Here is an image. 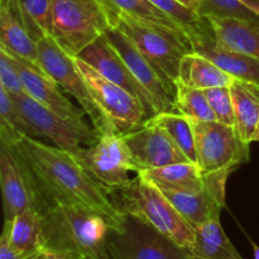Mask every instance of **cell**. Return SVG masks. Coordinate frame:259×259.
I'll use <instances>...</instances> for the list:
<instances>
[{"label": "cell", "mask_w": 259, "mask_h": 259, "mask_svg": "<svg viewBox=\"0 0 259 259\" xmlns=\"http://www.w3.org/2000/svg\"><path fill=\"white\" fill-rule=\"evenodd\" d=\"M73 154L108 189L124 186L132 180L129 174L138 172L123 134L101 136L94 146L83 147Z\"/></svg>", "instance_id": "11"}, {"label": "cell", "mask_w": 259, "mask_h": 259, "mask_svg": "<svg viewBox=\"0 0 259 259\" xmlns=\"http://www.w3.org/2000/svg\"><path fill=\"white\" fill-rule=\"evenodd\" d=\"M146 121L162 126L169 134L190 162L197 163L194 126L190 119L180 113H159Z\"/></svg>", "instance_id": "27"}, {"label": "cell", "mask_w": 259, "mask_h": 259, "mask_svg": "<svg viewBox=\"0 0 259 259\" xmlns=\"http://www.w3.org/2000/svg\"><path fill=\"white\" fill-rule=\"evenodd\" d=\"M108 250L110 259H187L190 254L151 225L129 215L121 232H110Z\"/></svg>", "instance_id": "10"}, {"label": "cell", "mask_w": 259, "mask_h": 259, "mask_svg": "<svg viewBox=\"0 0 259 259\" xmlns=\"http://www.w3.org/2000/svg\"><path fill=\"white\" fill-rule=\"evenodd\" d=\"M187 259H202V258H199V257H194L192 254H189V257H187Z\"/></svg>", "instance_id": "41"}, {"label": "cell", "mask_w": 259, "mask_h": 259, "mask_svg": "<svg viewBox=\"0 0 259 259\" xmlns=\"http://www.w3.org/2000/svg\"><path fill=\"white\" fill-rule=\"evenodd\" d=\"M76 57L85 61L86 63L93 66L98 72H100L104 77L119 85L120 88L125 89L132 95L136 96L146 110L147 119L156 115V110H154L148 93L137 81L121 56L106 39L105 34L98 38L90 46H88Z\"/></svg>", "instance_id": "16"}, {"label": "cell", "mask_w": 259, "mask_h": 259, "mask_svg": "<svg viewBox=\"0 0 259 259\" xmlns=\"http://www.w3.org/2000/svg\"><path fill=\"white\" fill-rule=\"evenodd\" d=\"M197 13L201 18L214 15V17L244 20L259 19V15L245 7L239 0H201Z\"/></svg>", "instance_id": "31"}, {"label": "cell", "mask_w": 259, "mask_h": 259, "mask_svg": "<svg viewBox=\"0 0 259 259\" xmlns=\"http://www.w3.org/2000/svg\"><path fill=\"white\" fill-rule=\"evenodd\" d=\"M109 192L113 204L124 215L151 225L189 252L194 247L196 229L180 214L161 189L141 172H137L126 185L109 189Z\"/></svg>", "instance_id": "3"}, {"label": "cell", "mask_w": 259, "mask_h": 259, "mask_svg": "<svg viewBox=\"0 0 259 259\" xmlns=\"http://www.w3.org/2000/svg\"><path fill=\"white\" fill-rule=\"evenodd\" d=\"M210 108L214 111L217 121L225 124V125L234 126V105H233L232 93L230 86H220V88H211L204 90Z\"/></svg>", "instance_id": "32"}, {"label": "cell", "mask_w": 259, "mask_h": 259, "mask_svg": "<svg viewBox=\"0 0 259 259\" xmlns=\"http://www.w3.org/2000/svg\"><path fill=\"white\" fill-rule=\"evenodd\" d=\"M214 32L215 46L244 53L259 61V19L206 17Z\"/></svg>", "instance_id": "19"}, {"label": "cell", "mask_w": 259, "mask_h": 259, "mask_svg": "<svg viewBox=\"0 0 259 259\" xmlns=\"http://www.w3.org/2000/svg\"><path fill=\"white\" fill-rule=\"evenodd\" d=\"M34 259H81V258L76 257V255L71 254V253L62 252V250L43 247Z\"/></svg>", "instance_id": "36"}, {"label": "cell", "mask_w": 259, "mask_h": 259, "mask_svg": "<svg viewBox=\"0 0 259 259\" xmlns=\"http://www.w3.org/2000/svg\"><path fill=\"white\" fill-rule=\"evenodd\" d=\"M0 259H29L18 253L10 244V223L4 222L2 237H0Z\"/></svg>", "instance_id": "35"}, {"label": "cell", "mask_w": 259, "mask_h": 259, "mask_svg": "<svg viewBox=\"0 0 259 259\" xmlns=\"http://www.w3.org/2000/svg\"><path fill=\"white\" fill-rule=\"evenodd\" d=\"M179 2L181 3V4L186 5V7L190 8V9L197 12V10H199L200 2H201V0H179Z\"/></svg>", "instance_id": "38"}, {"label": "cell", "mask_w": 259, "mask_h": 259, "mask_svg": "<svg viewBox=\"0 0 259 259\" xmlns=\"http://www.w3.org/2000/svg\"><path fill=\"white\" fill-rule=\"evenodd\" d=\"M0 47L24 65L42 70L37 42L27 32L9 0L0 2Z\"/></svg>", "instance_id": "20"}, {"label": "cell", "mask_w": 259, "mask_h": 259, "mask_svg": "<svg viewBox=\"0 0 259 259\" xmlns=\"http://www.w3.org/2000/svg\"><path fill=\"white\" fill-rule=\"evenodd\" d=\"M108 14L111 27L121 30L151 61L169 88L176 91L175 83L179 80L182 58L192 52L185 33L143 22L111 9H108Z\"/></svg>", "instance_id": "4"}, {"label": "cell", "mask_w": 259, "mask_h": 259, "mask_svg": "<svg viewBox=\"0 0 259 259\" xmlns=\"http://www.w3.org/2000/svg\"><path fill=\"white\" fill-rule=\"evenodd\" d=\"M234 78L214 62L195 52L185 55L180 66L179 81L200 90L230 86Z\"/></svg>", "instance_id": "23"}, {"label": "cell", "mask_w": 259, "mask_h": 259, "mask_svg": "<svg viewBox=\"0 0 259 259\" xmlns=\"http://www.w3.org/2000/svg\"><path fill=\"white\" fill-rule=\"evenodd\" d=\"M9 95L35 132L37 138L50 139L58 148L76 153L83 147L94 146L101 138V134L86 121L78 123L63 118L27 93Z\"/></svg>", "instance_id": "7"}, {"label": "cell", "mask_w": 259, "mask_h": 259, "mask_svg": "<svg viewBox=\"0 0 259 259\" xmlns=\"http://www.w3.org/2000/svg\"><path fill=\"white\" fill-rule=\"evenodd\" d=\"M105 37L121 56L137 81L148 93L156 115L159 113H179L176 106V91L169 88L161 73L136 45L115 27L109 28Z\"/></svg>", "instance_id": "13"}, {"label": "cell", "mask_w": 259, "mask_h": 259, "mask_svg": "<svg viewBox=\"0 0 259 259\" xmlns=\"http://www.w3.org/2000/svg\"><path fill=\"white\" fill-rule=\"evenodd\" d=\"M196 144L197 164L204 174L235 169L249 161V144L244 143L234 126L219 121H191Z\"/></svg>", "instance_id": "9"}, {"label": "cell", "mask_w": 259, "mask_h": 259, "mask_svg": "<svg viewBox=\"0 0 259 259\" xmlns=\"http://www.w3.org/2000/svg\"><path fill=\"white\" fill-rule=\"evenodd\" d=\"M9 57L17 67L18 72L20 73L28 95L55 113L60 114L63 118L71 119L78 123H85L83 120V115H86L85 111L81 108H77L72 101L68 100L61 93L57 83L45 71L29 67L12 55H9Z\"/></svg>", "instance_id": "18"}, {"label": "cell", "mask_w": 259, "mask_h": 259, "mask_svg": "<svg viewBox=\"0 0 259 259\" xmlns=\"http://www.w3.org/2000/svg\"><path fill=\"white\" fill-rule=\"evenodd\" d=\"M192 52L204 56L235 78L259 83V61L244 53L224 50L215 46L214 32L206 18L185 30Z\"/></svg>", "instance_id": "17"}, {"label": "cell", "mask_w": 259, "mask_h": 259, "mask_svg": "<svg viewBox=\"0 0 259 259\" xmlns=\"http://www.w3.org/2000/svg\"><path fill=\"white\" fill-rule=\"evenodd\" d=\"M0 2H3V0H0Z\"/></svg>", "instance_id": "42"}, {"label": "cell", "mask_w": 259, "mask_h": 259, "mask_svg": "<svg viewBox=\"0 0 259 259\" xmlns=\"http://www.w3.org/2000/svg\"><path fill=\"white\" fill-rule=\"evenodd\" d=\"M103 3L108 9L124 13L129 17L143 20V22L162 25V27L185 33L184 29L175 20H172L166 13L158 9L149 0H103Z\"/></svg>", "instance_id": "29"}, {"label": "cell", "mask_w": 259, "mask_h": 259, "mask_svg": "<svg viewBox=\"0 0 259 259\" xmlns=\"http://www.w3.org/2000/svg\"><path fill=\"white\" fill-rule=\"evenodd\" d=\"M149 2L156 5L162 12L166 13L172 20H175L184 29V32L201 20L199 13L181 4L179 0H149Z\"/></svg>", "instance_id": "33"}, {"label": "cell", "mask_w": 259, "mask_h": 259, "mask_svg": "<svg viewBox=\"0 0 259 259\" xmlns=\"http://www.w3.org/2000/svg\"><path fill=\"white\" fill-rule=\"evenodd\" d=\"M234 169H220L206 175V186L195 194L161 190L180 214L196 229L211 220H220V212L225 207V186L229 175Z\"/></svg>", "instance_id": "15"}, {"label": "cell", "mask_w": 259, "mask_h": 259, "mask_svg": "<svg viewBox=\"0 0 259 259\" xmlns=\"http://www.w3.org/2000/svg\"><path fill=\"white\" fill-rule=\"evenodd\" d=\"M111 229L105 218L85 206L56 204L43 212L42 244L81 259H110Z\"/></svg>", "instance_id": "2"}, {"label": "cell", "mask_w": 259, "mask_h": 259, "mask_svg": "<svg viewBox=\"0 0 259 259\" xmlns=\"http://www.w3.org/2000/svg\"><path fill=\"white\" fill-rule=\"evenodd\" d=\"M252 142H258V143H259V121H258L257 126H255V131H254V133H253V137H252Z\"/></svg>", "instance_id": "39"}, {"label": "cell", "mask_w": 259, "mask_h": 259, "mask_svg": "<svg viewBox=\"0 0 259 259\" xmlns=\"http://www.w3.org/2000/svg\"><path fill=\"white\" fill-rule=\"evenodd\" d=\"M91 96L108 118L116 134H125L138 129L147 120L141 101L125 89L104 77L93 66L73 57Z\"/></svg>", "instance_id": "8"}, {"label": "cell", "mask_w": 259, "mask_h": 259, "mask_svg": "<svg viewBox=\"0 0 259 259\" xmlns=\"http://www.w3.org/2000/svg\"><path fill=\"white\" fill-rule=\"evenodd\" d=\"M239 2H242L245 7L259 15V0H239Z\"/></svg>", "instance_id": "37"}, {"label": "cell", "mask_w": 259, "mask_h": 259, "mask_svg": "<svg viewBox=\"0 0 259 259\" xmlns=\"http://www.w3.org/2000/svg\"><path fill=\"white\" fill-rule=\"evenodd\" d=\"M51 13V35L71 57L80 55L111 27L103 0H52Z\"/></svg>", "instance_id": "5"}, {"label": "cell", "mask_w": 259, "mask_h": 259, "mask_svg": "<svg viewBox=\"0 0 259 259\" xmlns=\"http://www.w3.org/2000/svg\"><path fill=\"white\" fill-rule=\"evenodd\" d=\"M23 136L37 138L35 132L10 98L9 93L0 86V141L14 144Z\"/></svg>", "instance_id": "28"}, {"label": "cell", "mask_w": 259, "mask_h": 259, "mask_svg": "<svg viewBox=\"0 0 259 259\" xmlns=\"http://www.w3.org/2000/svg\"><path fill=\"white\" fill-rule=\"evenodd\" d=\"M177 111L191 121L217 120L214 111L210 108L204 90L191 88L177 80L176 83Z\"/></svg>", "instance_id": "30"}, {"label": "cell", "mask_w": 259, "mask_h": 259, "mask_svg": "<svg viewBox=\"0 0 259 259\" xmlns=\"http://www.w3.org/2000/svg\"><path fill=\"white\" fill-rule=\"evenodd\" d=\"M123 137L138 172L190 162L169 134L157 124L144 121L143 125Z\"/></svg>", "instance_id": "14"}, {"label": "cell", "mask_w": 259, "mask_h": 259, "mask_svg": "<svg viewBox=\"0 0 259 259\" xmlns=\"http://www.w3.org/2000/svg\"><path fill=\"white\" fill-rule=\"evenodd\" d=\"M0 86L9 94L27 93L20 73L4 48L0 47Z\"/></svg>", "instance_id": "34"}, {"label": "cell", "mask_w": 259, "mask_h": 259, "mask_svg": "<svg viewBox=\"0 0 259 259\" xmlns=\"http://www.w3.org/2000/svg\"><path fill=\"white\" fill-rule=\"evenodd\" d=\"M230 93L234 105V129L244 143L250 144L259 121V83L234 78Z\"/></svg>", "instance_id": "21"}, {"label": "cell", "mask_w": 259, "mask_h": 259, "mask_svg": "<svg viewBox=\"0 0 259 259\" xmlns=\"http://www.w3.org/2000/svg\"><path fill=\"white\" fill-rule=\"evenodd\" d=\"M0 184L5 222H12L29 207L45 212V204L27 164L14 147L3 141H0Z\"/></svg>", "instance_id": "12"}, {"label": "cell", "mask_w": 259, "mask_h": 259, "mask_svg": "<svg viewBox=\"0 0 259 259\" xmlns=\"http://www.w3.org/2000/svg\"><path fill=\"white\" fill-rule=\"evenodd\" d=\"M43 214L35 207H29L18 214L10 223V244L20 254L34 259L43 248Z\"/></svg>", "instance_id": "24"}, {"label": "cell", "mask_w": 259, "mask_h": 259, "mask_svg": "<svg viewBox=\"0 0 259 259\" xmlns=\"http://www.w3.org/2000/svg\"><path fill=\"white\" fill-rule=\"evenodd\" d=\"M32 39L38 42L52 33V0H9Z\"/></svg>", "instance_id": "26"}, {"label": "cell", "mask_w": 259, "mask_h": 259, "mask_svg": "<svg viewBox=\"0 0 259 259\" xmlns=\"http://www.w3.org/2000/svg\"><path fill=\"white\" fill-rule=\"evenodd\" d=\"M190 254L202 259H243L219 220H211L196 228V239Z\"/></svg>", "instance_id": "25"}, {"label": "cell", "mask_w": 259, "mask_h": 259, "mask_svg": "<svg viewBox=\"0 0 259 259\" xmlns=\"http://www.w3.org/2000/svg\"><path fill=\"white\" fill-rule=\"evenodd\" d=\"M10 146L27 164L46 210L56 204L80 205L105 218L113 232L124 229L126 215L113 204L108 187L99 182L72 152L27 136Z\"/></svg>", "instance_id": "1"}, {"label": "cell", "mask_w": 259, "mask_h": 259, "mask_svg": "<svg viewBox=\"0 0 259 259\" xmlns=\"http://www.w3.org/2000/svg\"><path fill=\"white\" fill-rule=\"evenodd\" d=\"M253 252H254V259H259V247L253 243Z\"/></svg>", "instance_id": "40"}, {"label": "cell", "mask_w": 259, "mask_h": 259, "mask_svg": "<svg viewBox=\"0 0 259 259\" xmlns=\"http://www.w3.org/2000/svg\"><path fill=\"white\" fill-rule=\"evenodd\" d=\"M37 47L42 70L66 93L76 99L80 108L90 119L93 128H95L101 136L115 133L111 123L91 96L80 71L76 67L73 57L61 48L52 35L38 40Z\"/></svg>", "instance_id": "6"}, {"label": "cell", "mask_w": 259, "mask_h": 259, "mask_svg": "<svg viewBox=\"0 0 259 259\" xmlns=\"http://www.w3.org/2000/svg\"><path fill=\"white\" fill-rule=\"evenodd\" d=\"M161 190L195 194L206 186V175L197 163L182 162L161 168L139 171Z\"/></svg>", "instance_id": "22"}]
</instances>
